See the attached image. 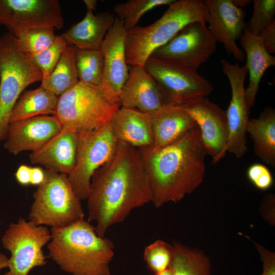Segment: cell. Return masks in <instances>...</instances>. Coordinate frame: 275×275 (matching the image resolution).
Segmentation results:
<instances>
[{"mask_svg":"<svg viewBox=\"0 0 275 275\" xmlns=\"http://www.w3.org/2000/svg\"><path fill=\"white\" fill-rule=\"evenodd\" d=\"M87 199V221L96 222V233L101 237L110 227L124 221L132 210L152 202L139 149L118 142L114 156L92 176Z\"/></svg>","mask_w":275,"mask_h":275,"instance_id":"cell-1","label":"cell"},{"mask_svg":"<svg viewBox=\"0 0 275 275\" xmlns=\"http://www.w3.org/2000/svg\"><path fill=\"white\" fill-rule=\"evenodd\" d=\"M138 149L156 208L180 201L202 183L207 154L197 124L167 146Z\"/></svg>","mask_w":275,"mask_h":275,"instance_id":"cell-2","label":"cell"},{"mask_svg":"<svg viewBox=\"0 0 275 275\" xmlns=\"http://www.w3.org/2000/svg\"><path fill=\"white\" fill-rule=\"evenodd\" d=\"M48 257L72 275H111L114 244L99 236L84 218L63 228H51Z\"/></svg>","mask_w":275,"mask_h":275,"instance_id":"cell-3","label":"cell"},{"mask_svg":"<svg viewBox=\"0 0 275 275\" xmlns=\"http://www.w3.org/2000/svg\"><path fill=\"white\" fill-rule=\"evenodd\" d=\"M208 16L204 1H175L152 24L136 25L127 32L125 46L127 65L144 67L155 49L166 44L188 24L196 21L206 23Z\"/></svg>","mask_w":275,"mask_h":275,"instance_id":"cell-4","label":"cell"},{"mask_svg":"<svg viewBox=\"0 0 275 275\" xmlns=\"http://www.w3.org/2000/svg\"><path fill=\"white\" fill-rule=\"evenodd\" d=\"M42 78L40 69L18 48L15 36L7 33L0 37V142L6 139L19 97L28 86Z\"/></svg>","mask_w":275,"mask_h":275,"instance_id":"cell-5","label":"cell"},{"mask_svg":"<svg viewBox=\"0 0 275 275\" xmlns=\"http://www.w3.org/2000/svg\"><path fill=\"white\" fill-rule=\"evenodd\" d=\"M45 174L44 182L33 194L29 221L36 225L63 228L84 218L80 200L68 176L47 169Z\"/></svg>","mask_w":275,"mask_h":275,"instance_id":"cell-6","label":"cell"},{"mask_svg":"<svg viewBox=\"0 0 275 275\" xmlns=\"http://www.w3.org/2000/svg\"><path fill=\"white\" fill-rule=\"evenodd\" d=\"M120 107L98 87L79 81L59 97L53 116L63 128L79 133L100 127Z\"/></svg>","mask_w":275,"mask_h":275,"instance_id":"cell-7","label":"cell"},{"mask_svg":"<svg viewBox=\"0 0 275 275\" xmlns=\"http://www.w3.org/2000/svg\"><path fill=\"white\" fill-rule=\"evenodd\" d=\"M118 144L110 120L93 130L78 133L76 163L68 176L80 201L87 199L92 176L112 159Z\"/></svg>","mask_w":275,"mask_h":275,"instance_id":"cell-8","label":"cell"},{"mask_svg":"<svg viewBox=\"0 0 275 275\" xmlns=\"http://www.w3.org/2000/svg\"><path fill=\"white\" fill-rule=\"evenodd\" d=\"M51 240L50 231L24 218L11 223L1 239L3 248L10 252L9 271L13 275H28L34 267L45 265L47 257L43 248Z\"/></svg>","mask_w":275,"mask_h":275,"instance_id":"cell-9","label":"cell"},{"mask_svg":"<svg viewBox=\"0 0 275 275\" xmlns=\"http://www.w3.org/2000/svg\"><path fill=\"white\" fill-rule=\"evenodd\" d=\"M144 67L174 105L207 97L213 90L212 84L197 71L167 60L149 57Z\"/></svg>","mask_w":275,"mask_h":275,"instance_id":"cell-10","label":"cell"},{"mask_svg":"<svg viewBox=\"0 0 275 275\" xmlns=\"http://www.w3.org/2000/svg\"><path fill=\"white\" fill-rule=\"evenodd\" d=\"M217 41L206 23L193 22L150 57L167 60L197 71L216 49Z\"/></svg>","mask_w":275,"mask_h":275,"instance_id":"cell-11","label":"cell"},{"mask_svg":"<svg viewBox=\"0 0 275 275\" xmlns=\"http://www.w3.org/2000/svg\"><path fill=\"white\" fill-rule=\"evenodd\" d=\"M64 23L58 0H0V25L15 37L34 28L61 29Z\"/></svg>","mask_w":275,"mask_h":275,"instance_id":"cell-12","label":"cell"},{"mask_svg":"<svg viewBox=\"0 0 275 275\" xmlns=\"http://www.w3.org/2000/svg\"><path fill=\"white\" fill-rule=\"evenodd\" d=\"M221 62L231 89V98L226 111L229 130L226 151L237 158H241L248 150L246 134L250 108L244 97V82L248 69L245 65L240 66L225 60H222Z\"/></svg>","mask_w":275,"mask_h":275,"instance_id":"cell-13","label":"cell"},{"mask_svg":"<svg viewBox=\"0 0 275 275\" xmlns=\"http://www.w3.org/2000/svg\"><path fill=\"white\" fill-rule=\"evenodd\" d=\"M181 106L198 125L207 154L212 157L213 163L218 162L227 152L229 130L226 111L207 97L200 98Z\"/></svg>","mask_w":275,"mask_h":275,"instance_id":"cell-14","label":"cell"},{"mask_svg":"<svg viewBox=\"0 0 275 275\" xmlns=\"http://www.w3.org/2000/svg\"><path fill=\"white\" fill-rule=\"evenodd\" d=\"M126 34L123 22L116 18L100 47L104 57V69L99 88L114 102L120 103L119 94L128 76L125 46Z\"/></svg>","mask_w":275,"mask_h":275,"instance_id":"cell-15","label":"cell"},{"mask_svg":"<svg viewBox=\"0 0 275 275\" xmlns=\"http://www.w3.org/2000/svg\"><path fill=\"white\" fill-rule=\"evenodd\" d=\"M204 2L208 10L206 22L209 30L229 54L243 62L245 55L237 45L236 40L240 38L246 26V11L233 5L231 0H205Z\"/></svg>","mask_w":275,"mask_h":275,"instance_id":"cell-16","label":"cell"},{"mask_svg":"<svg viewBox=\"0 0 275 275\" xmlns=\"http://www.w3.org/2000/svg\"><path fill=\"white\" fill-rule=\"evenodd\" d=\"M121 107L147 114L173 105L153 77L144 67L129 66L128 76L119 96Z\"/></svg>","mask_w":275,"mask_h":275,"instance_id":"cell-17","label":"cell"},{"mask_svg":"<svg viewBox=\"0 0 275 275\" xmlns=\"http://www.w3.org/2000/svg\"><path fill=\"white\" fill-rule=\"evenodd\" d=\"M63 128L54 116H39L10 123L4 147L13 155L35 151Z\"/></svg>","mask_w":275,"mask_h":275,"instance_id":"cell-18","label":"cell"},{"mask_svg":"<svg viewBox=\"0 0 275 275\" xmlns=\"http://www.w3.org/2000/svg\"><path fill=\"white\" fill-rule=\"evenodd\" d=\"M78 133L63 128L38 150L29 155L31 162L68 176L77 158Z\"/></svg>","mask_w":275,"mask_h":275,"instance_id":"cell-19","label":"cell"},{"mask_svg":"<svg viewBox=\"0 0 275 275\" xmlns=\"http://www.w3.org/2000/svg\"><path fill=\"white\" fill-rule=\"evenodd\" d=\"M110 121L118 142L137 148L153 147V133L148 114L135 109L121 107L113 115Z\"/></svg>","mask_w":275,"mask_h":275,"instance_id":"cell-20","label":"cell"},{"mask_svg":"<svg viewBox=\"0 0 275 275\" xmlns=\"http://www.w3.org/2000/svg\"><path fill=\"white\" fill-rule=\"evenodd\" d=\"M148 115L152 127V148L154 149L173 143L196 124L192 117L181 105L166 106Z\"/></svg>","mask_w":275,"mask_h":275,"instance_id":"cell-21","label":"cell"},{"mask_svg":"<svg viewBox=\"0 0 275 275\" xmlns=\"http://www.w3.org/2000/svg\"><path fill=\"white\" fill-rule=\"evenodd\" d=\"M116 17L109 12L95 15L87 10L82 20L71 26L62 35L68 45L80 49L100 48L104 39Z\"/></svg>","mask_w":275,"mask_h":275,"instance_id":"cell-22","label":"cell"},{"mask_svg":"<svg viewBox=\"0 0 275 275\" xmlns=\"http://www.w3.org/2000/svg\"><path fill=\"white\" fill-rule=\"evenodd\" d=\"M240 39L241 47L246 54L245 65L250 76L248 86L244 89V97L250 108L255 104L264 73L275 65V57L266 51L260 38L253 35L246 26Z\"/></svg>","mask_w":275,"mask_h":275,"instance_id":"cell-23","label":"cell"},{"mask_svg":"<svg viewBox=\"0 0 275 275\" xmlns=\"http://www.w3.org/2000/svg\"><path fill=\"white\" fill-rule=\"evenodd\" d=\"M255 154L263 161L275 166V110L268 106L259 116L250 119L246 128Z\"/></svg>","mask_w":275,"mask_h":275,"instance_id":"cell-24","label":"cell"},{"mask_svg":"<svg viewBox=\"0 0 275 275\" xmlns=\"http://www.w3.org/2000/svg\"><path fill=\"white\" fill-rule=\"evenodd\" d=\"M58 98L41 86L23 91L12 109L10 123L39 116H53Z\"/></svg>","mask_w":275,"mask_h":275,"instance_id":"cell-25","label":"cell"},{"mask_svg":"<svg viewBox=\"0 0 275 275\" xmlns=\"http://www.w3.org/2000/svg\"><path fill=\"white\" fill-rule=\"evenodd\" d=\"M76 49L74 46H67L52 72L42 78L41 86L59 97L78 84Z\"/></svg>","mask_w":275,"mask_h":275,"instance_id":"cell-26","label":"cell"},{"mask_svg":"<svg viewBox=\"0 0 275 275\" xmlns=\"http://www.w3.org/2000/svg\"><path fill=\"white\" fill-rule=\"evenodd\" d=\"M173 246L172 275H210V261L203 252L176 242Z\"/></svg>","mask_w":275,"mask_h":275,"instance_id":"cell-27","label":"cell"},{"mask_svg":"<svg viewBox=\"0 0 275 275\" xmlns=\"http://www.w3.org/2000/svg\"><path fill=\"white\" fill-rule=\"evenodd\" d=\"M75 64L79 81L99 87L104 69V57L101 48H76Z\"/></svg>","mask_w":275,"mask_h":275,"instance_id":"cell-28","label":"cell"},{"mask_svg":"<svg viewBox=\"0 0 275 275\" xmlns=\"http://www.w3.org/2000/svg\"><path fill=\"white\" fill-rule=\"evenodd\" d=\"M175 0H129L116 5L114 11L127 31L136 26L141 17L147 11L159 6L170 5Z\"/></svg>","mask_w":275,"mask_h":275,"instance_id":"cell-29","label":"cell"},{"mask_svg":"<svg viewBox=\"0 0 275 275\" xmlns=\"http://www.w3.org/2000/svg\"><path fill=\"white\" fill-rule=\"evenodd\" d=\"M56 36L53 29L38 28L24 31L15 37L18 48L25 54L32 55L48 47Z\"/></svg>","mask_w":275,"mask_h":275,"instance_id":"cell-30","label":"cell"},{"mask_svg":"<svg viewBox=\"0 0 275 275\" xmlns=\"http://www.w3.org/2000/svg\"><path fill=\"white\" fill-rule=\"evenodd\" d=\"M174 256L173 246L157 240L147 246L144 252V259L147 267L153 273L170 267Z\"/></svg>","mask_w":275,"mask_h":275,"instance_id":"cell-31","label":"cell"},{"mask_svg":"<svg viewBox=\"0 0 275 275\" xmlns=\"http://www.w3.org/2000/svg\"><path fill=\"white\" fill-rule=\"evenodd\" d=\"M67 46L62 36L57 35L48 47L40 52L28 56L41 71L44 78L52 72Z\"/></svg>","mask_w":275,"mask_h":275,"instance_id":"cell-32","label":"cell"},{"mask_svg":"<svg viewBox=\"0 0 275 275\" xmlns=\"http://www.w3.org/2000/svg\"><path fill=\"white\" fill-rule=\"evenodd\" d=\"M253 12L246 28L254 35L259 37L261 33L274 20V0H254Z\"/></svg>","mask_w":275,"mask_h":275,"instance_id":"cell-33","label":"cell"},{"mask_svg":"<svg viewBox=\"0 0 275 275\" xmlns=\"http://www.w3.org/2000/svg\"><path fill=\"white\" fill-rule=\"evenodd\" d=\"M249 180L258 189L265 190L273 184V177L269 169L260 163L253 164L247 171Z\"/></svg>","mask_w":275,"mask_h":275,"instance_id":"cell-34","label":"cell"},{"mask_svg":"<svg viewBox=\"0 0 275 275\" xmlns=\"http://www.w3.org/2000/svg\"><path fill=\"white\" fill-rule=\"evenodd\" d=\"M263 263V272L260 275H275V253L253 241Z\"/></svg>","mask_w":275,"mask_h":275,"instance_id":"cell-35","label":"cell"},{"mask_svg":"<svg viewBox=\"0 0 275 275\" xmlns=\"http://www.w3.org/2000/svg\"><path fill=\"white\" fill-rule=\"evenodd\" d=\"M259 37L266 51L270 54L275 52V21L265 29Z\"/></svg>","mask_w":275,"mask_h":275,"instance_id":"cell-36","label":"cell"},{"mask_svg":"<svg viewBox=\"0 0 275 275\" xmlns=\"http://www.w3.org/2000/svg\"><path fill=\"white\" fill-rule=\"evenodd\" d=\"M32 167L26 165L21 164L15 173V177L17 182L22 186H28L31 184Z\"/></svg>","mask_w":275,"mask_h":275,"instance_id":"cell-37","label":"cell"},{"mask_svg":"<svg viewBox=\"0 0 275 275\" xmlns=\"http://www.w3.org/2000/svg\"><path fill=\"white\" fill-rule=\"evenodd\" d=\"M45 177V171H44L41 167H32L31 181V185L37 186L40 185L44 182Z\"/></svg>","mask_w":275,"mask_h":275,"instance_id":"cell-38","label":"cell"},{"mask_svg":"<svg viewBox=\"0 0 275 275\" xmlns=\"http://www.w3.org/2000/svg\"><path fill=\"white\" fill-rule=\"evenodd\" d=\"M84 3L87 7V10L93 12L95 11L97 3L96 0H84Z\"/></svg>","mask_w":275,"mask_h":275,"instance_id":"cell-39","label":"cell"},{"mask_svg":"<svg viewBox=\"0 0 275 275\" xmlns=\"http://www.w3.org/2000/svg\"><path fill=\"white\" fill-rule=\"evenodd\" d=\"M232 3L237 7L242 8L247 6L252 1L250 0H231Z\"/></svg>","mask_w":275,"mask_h":275,"instance_id":"cell-40","label":"cell"},{"mask_svg":"<svg viewBox=\"0 0 275 275\" xmlns=\"http://www.w3.org/2000/svg\"><path fill=\"white\" fill-rule=\"evenodd\" d=\"M8 259L6 256L0 253V270L8 267Z\"/></svg>","mask_w":275,"mask_h":275,"instance_id":"cell-41","label":"cell"},{"mask_svg":"<svg viewBox=\"0 0 275 275\" xmlns=\"http://www.w3.org/2000/svg\"><path fill=\"white\" fill-rule=\"evenodd\" d=\"M151 275H172V271L170 268L162 271L155 273Z\"/></svg>","mask_w":275,"mask_h":275,"instance_id":"cell-42","label":"cell"},{"mask_svg":"<svg viewBox=\"0 0 275 275\" xmlns=\"http://www.w3.org/2000/svg\"><path fill=\"white\" fill-rule=\"evenodd\" d=\"M4 275H13V274L10 271H8L5 273Z\"/></svg>","mask_w":275,"mask_h":275,"instance_id":"cell-43","label":"cell"}]
</instances>
